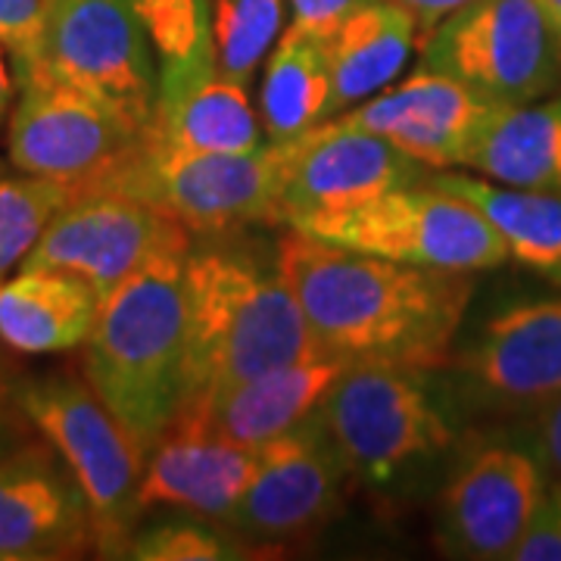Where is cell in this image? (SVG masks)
I'll return each instance as SVG.
<instances>
[{"instance_id": "33", "label": "cell", "mask_w": 561, "mask_h": 561, "mask_svg": "<svg viewBox=\"0 0 561 561\" xmlns=\"http://www.w3.org/2000/svg\"><path fill=\"white\" fill-rule=\"evenodd\" d=\"M537 456L561 478V397L540 405L537 419Z\"/></svg>"}, {"instance_id": "17", "label": "cell", "mask_w": 561, "mask_h": 561, "mask_svg": "<svg viewBox=\"0 0 561 561\" xmlns=\"http://www.w3.org/2000/svg\"><path fill=\"white\" fill-rule=\"evenodd\" d=\"M493 103L443 72H412L375 101L341 113L343 122L390 140L424 169H461Z\"/></svg>"}, {"instance_id": "37", "label": "cell", "mask_w": 561, "mask_h": 561, "mask_svg": "<svg viewBox=\"0 0 561 561\" xmlns=\"http://www.w3.org/2000/svg\"><path fill=\"white\" fill-rule=\"evenodd\" d=\"M0 409H3V405H0ZM3 446H7V419H3V412H0V456L7 453Z\"/></svg>"}, {"instance_id": "30", "label": "cell", "mask_w": 561, "mask_h": 561, "mask_svg": "<svg viewBox=\"0 0 561 561\" xmlns=\"http://www.w3.org/2000/svg\"><path fill=\"white\" fill-rule=\"evenodd\" d=\"M0 41L10 47L16 72L38 60L41 0H0Z\"/></svg>"}, {"instance_id": "20", "label": "cell", "mask_w": 561, "mask_h": 561, "mask_svg": "<svg viewBox=\"0 0 561 561\" xmlns=\"http://www.w3.org/2000/svg\"><path fill=\"white\" fill-rule=\"evenodd\" d=\"M343 368L350 365L324 353L290 362L221 390L213 400L203 402L201 409L175 415V421H197L225 440L260 449L309 419L331 390V383L341 378Z\"/></svg>"}, {"instance_id": "2", "label": "cell", "mask_w": 561, "mask_h": 561, "mask_svg": "<svg viewBox=\"0 0 561 561\" xmlns=\"http://www.w3.org/2000/svg\"><path fill=\"white\" fill-rule=\"evenodd\" d=\"M319 353L278 265H265L243 250L187 256L179 415L201 409L234 383Z\"/></svg>"}, {"instance_id": "8", "label": "cell", "mask_w": 561, "mask_h": 561, "mask_svg": "<svg viewBox=\"0 0 561 561\" xmlns=\"http://www.w3.org/2000/svg\"><path fill=\"white\" fill-rule=\"evenodd\" d=\"M32 66L147 131L160 76L135 0H41V47Z\"/></svg>"}, {"instance_id": "23", "label": "cell", "mask_w": 561, "mask_h": 561, "mask_svg": "<svg viewBox=\"0 0 561 561\" xmlns=\"http://www.w3.org/2000/svg\"><path fill=\"white\" fill-rule=\"evenodd\" d=\"M101 300L84 280L22 268L0 284V341L16 353L44 356L84 346L98 321Z\"/></svg>"}, {"instance_id": "7", "label": "cell", "mask_w": 561, "mask_h": 561, "mask_svg": "<svg viewBox=\"0 0 561 561\" xmlns=\"http://www.w3.org/2000/svg\"><path fill=\"white\" fill-rule=\"evenodd\" d=\"M302 234L383 260L465 275L512 260L502 234L478 206L427 179L393 187Z\"/></svg>"}, {"instance_id": "22", "label": "cell", "mask_w": 561, "mask_h": 561, "mask_svg": "<svg viewBox=\"0 0 561 561\" xmlns=\"http://www.w3.org/2000/svg\"><path fill=\"white\" fill-rule=\"evenodd\" d=\"M461 169L508 187L561 194V98L493 103Z\"/></svg>"}, {"instance_id": "4", "label": "cell", "mask_w": 561, "mask_h": 561, "mask_svg": "<svg viewBox=\"0 0 561 561\" xmlns=\"http://www.w3.org/2000/svg\"><path fill=\"white\" fill-rule=\"evenodd\" d=\"M20 409L79 481L94 522V546L103 556H128L147 465L138 443L113 419L91 383L69 375L25 383Z\"/></svg>"}, {"instance_id": "3", "label": "cell", "mask_w": 561, "mask_h": 561, "mask_svg": "<svg viewBox=\"0 0 561 561\" xmlns=\"http://www.w3.org/2000/svg\"><path fill=\"white\" fill-rule=\"evenodd\" d=\"M191 250L144 262L101 300L84 341V381L147 456L184 390V265Z\"/></svg>"}, {"instance_id": "34", "label": "cell", "mask_w": 561, "mask_h": 561, "mask_svg": "<svg viewBox=\"0 0 561 561\" xmlns=\"http://www.w3.org/2000/svg\"><path fill=\"white\" fill-rule=\"evenodd\" d=\"M390 3H397L402 7L415 25H419V35H431L443 20H449L453 13H459L461 7H468L471 0H390Z\"/></svg>"}, {"instance_id": "27", "label": "cell", "mask_w": 561, "mask_h": 561, "mask_svg": "<svg viewBox=\"0 0 561 561\" xmlns=\"http://www.w3.org/2000/svg\"><path fill=\"white\" fill-rule=\"evenodd\" d=\"M66 201L69 187L57 181L0 172V284L25 262Z\"/></svg>"}, {"instance_id": "28", "label": "cell", "mask_w": 561, "mask_h": 561, "mask_svg": "<svg viewBox=\"0 0 561 561\" xmlns=\"http://www.w3.org/2000/svg\"><path fill=\"white\" fill-rule=\"evenodd\" d=\"M135 7L162 62L191 57L209 38L206 0H135Z\"/></svg>"}, {"instance_id": "5", "label": "cell", "mask_w": 561, "mask_h": 561, "mask_svg": "<svg viewBox=\"0 0 561 561\" xmlns=\"http://www.w3.org/2000/svg\"><path fill=\"white\" fill-rule=\"evenodd\" d=\"M94 187L135 194L187 231L221 238L253 221L275 225L280 144L268 140L253 153H194L144 135L138 150Z\"/></svg>"}, {"instance_id": "13", "label": "cell", "mask_w": 561, "mask_h": 561, "mask_svg": "<svg viewBox=\"0 0 561 561\" xmlns=\"http://www.w3.org/2000/svg\"><path fill=\"white\" fill-rule=\"evenodd\" d=\"M546 496L540 456L508 443L468 453L437 502V542L459 559H512Z\"/></svg>"}, {"instance_id": "29", "label": "cell", "mask_w": 561, "mask_h": 561, "mask_svg": "<svg viewBox=\"0 0 561 561\" xmlns=\"http://www.w3.org/2000/svg\"><path fill=\"white\" fill-rule=\"evenodd\" d=\"M234 542L221 537L219 530L197 522L157 524L131 537L128 559L140 561H219L234 559L241 552H231Z\"/></svg>"}, {"instance_id": "36", "label": "cell", "mask_w": 561, "mask_h": 561, "mask_svg": "<svg viewBox=\"0 0 561 561\" xmlns=\"http://www.w3.org/2000/svg\"><path fill=\"white\" fill-rule=\"evenodd\" d=\"M542 13H546V20L552 25V32H556V41H559L561 47V0H540Z\"/></svg>"}, {"instance_id": "6", "label": "cell", "mask_w": 561, "mask_h": 561, "mask_svg": "<svg viewBox=\"0 0 561 561\" xmlns=\"http://www.w3.org/2000/svg\"><path fill=\"white\" fill-rule=\"evenodd\" d=\"M419 375L393 365H350L319 402L321 431L359 481L393 483L453 443V427Z\"/></svg>"}, {"instance_id": "31", "label": "cell", "mask_w": 561, "mask_h": 561, "mask_svg": "<svg viewBox=\"0 0 561 561\" xmlns=\"http://www.w3.org/2000/svg\"><path fill=\"white\" fill-rule=\"evenodd\" d=\"M515 561H561V483L546 486L540 508L515 549Z\"/></svg>"}, {"instance_id": "14", "label": "cell", "mask_w": 561, "mask_h": 561, "mask_svg": "<svg viewBox=\"0 0 561 561\" xmlns=\"http://www.w3.org/2000/svg\"><path fill=\"white\" fill-rule=\"evenodd\" d=\"M346 465L316 412L260 446L256 471L225 527L247 540H290L316 530L341 502Z\"/></svg>"}, {"instance_id": "26", "label": "cell", "mask_w": 561, "mask_h": 561, "mask_svg": "<svg viewBox=\"0 0 561 561\" xmlns=\"http://www.w3.org/2000/svg\"><path fill=\"white\" fill-rule=\"evenodd\" d=\"M280 20L284 0H213L209 32L221 76L247 88L278 38Z\"/></svg>"}, {"instance_id": "11", "label": "cell", "mask_w": 561, "mask_h": 561, "mask_svg": "<svg viewBox=\"0 0 561 561\" xmlns=\"http://www.w3.org/2000/svg\"><path fill=\"white\" fill-rule=\"evenodd\" d=\"M187 234L184 225L135 194L84 187L69 194L57 209L22 268L72 275L103 300L144 262L160 253L191 250Z\"/></svg>"}, {"instance_id": "35", "label": "cell", "mask_w": 561, "mask_h": 561, "mask_svg": "<svg viewBox=\"0 0 561 561\" xmlns=\"http://www.w3.org/2000/svg\"><path fill=\"white\" fill-rule=\"evenodd\" d=\"M10 101H13V79H10L7 60H3V41H0V116L7 113Z\"/></svg>"}, {"instance_id": "15", "label": "cell", "mask_w": 561, "mask_h": 561, "mask_svg": "<svg viewBox=\"0 0 561 561\" xmlns=\"http://www.w3.org/2000/svg\"><path fill=\"white\" fill-rule=\"evenodd\" d=\"M94 546L91 508L50 443L0 456V561L76 559Z\"/></svg>"}, {"instance_id": "1", "label": "cell", "mask_w": 561, "mask_h": 561, "mask_svg": "<svg viewBox=\"0 0 561 561\" xmlns=\"http://www.w3.org/2000/svg\"><path fill=\"white\" fill-rule=\"evenodd\" d=\"M275 265L316 346L346 365L443 368L474 290L465 272L383 260L297 228L275 243Z\"/></svg>"}, {"instance_id": "9", "label": "cell", "mask_w": 561, "mask_h": 561, "mask_svg": "<svg viewBox=\"0 0 561 561\" xmlns=\"http://www.w3.org/2000/svg\"><path fill=\"white\" fill-rule=\"evenodd\" d=\"M424 69L490 103H527L561 76V47L540 0H471L424 38Z\"/></svg>"}, {"instance_id": "38", "label": "cell", "mask_w": 561, "mask_h": 561, "mask_svg": "<svg viewBox=\"0 0 561 561\" xmlns=\"http://www.w3.org/2000/svg\"><path fill=\"white\" fill-rule=\"evenodd\" d=\"M7 400H10V387L0 381V405H3V402H7Z\"/></svg>"}, {"instance_id": "16", "label": "cell", "mask_w": 561, "mask_h": 561, "mask_svg": "<svg viewBox=\"0 0 561 561\" xmlns=\"http://www.w3.org/2000/svg\"><path fill=\"white\" fill-rule=\"evenodd\" d=\"M150 140L194 153H253L262 147V119L247 88L225 79L216 66L213 32L184 60L162 62Z\"/></svg>"}, {"instance_id": "24", "label": "cell", "mask_w": 561, "mask_h": 561, "mask_svg": "<svg viewBox=\"0 0 561 561\" xmlns=\"http://www.w3.org/2000/svg\"><path fill=\"white\" fill-rule=\"evenodd\" d=\"M424 179L478 206L502 234L512 260L561 284V194L522 191L456 169H434Z\"/></svg>"}, {"instance_id": "21", "label": "cell", "mask_w": 561, "mask_h": 561, "mask_svg": "<svg viewBox=\"0 0 561 561\" xmlns=\"http://www.w3.org/2000/svg\"><path fill=\"white\" fill-rule=\"evenodd\" d=\"M415 41V20L390 0H368L331 32H324V57L331 79L324 122L337 119L393 79L402 62L409 60Z\"/></svg>"}, {"instance_id": "10", "label": "cell", "mask_w": 561, "mask_h": 561, "mask_svg": "<svg viewBox=\"0 0 561 561\" xmlns=\"http://www.w3.org/2000/svg\"><path fill=\"white\" fill-rule=\"evenodd\" d=\"M20 84V103L7 131V153L25 175L57 181L76 194L101 184L138 150L144 135L119 113L54 79L47 69H22Z\"/></svg>"}, {"instance_id": "32", "label": "cell", "mask_w": 561, "mask_h": 561, "mask_svg": "<svg viewBox=\"0 0 561 561\" xmlns=\"http://www.w3.org/2000/svg\"><path fill=\"white\" fill-rule=\"evenodd\" d=\"M368 0H290L294 22L312 32H331L341 20H346L353 10H359Z\"/></svg>"}, {"instance_id": "18", "label": "cell", "mask_w": 561, "mask_h": 561, "mask_svg": "<svg viewBox=\"0 0 561 561\" xmlns=\"http://www.w3.org/2000/svg\"><path fill=\"white\" fill-rule=\"evenodd\" d=\"M461 375L502 405L561 397V297L505 306L459 356Z\"/></svg>"}, {"instance_id": "19", "label": "cell", "mask_w": 561, "mask_h": 561, "mask_svg": "<svg viewBox=\"0 0 561 561\" xmlns=\"http://www.w3.org/2000/svg\"><path fill=\"white\" fill-rule=\"evenodd\" d=\"M260 449H247L197 421H172L147 453L138 508H187L209 522H228L256 471Z\"/></svg>"}, {"instance_id": "25", "label": "cell", "mask_w": 561, "mask_h": 561, "mask_svg": "<svg viewBox=\"0 0 561 561\" xmlns=\"http://www.w3.org/2000/svg\"><path fill=\"white\" fill-rule=\"evenodd\" d=\"M331 94L324 35L290 25L275 57L265 69L260 98V119L272 144L300 138L302 131L324 122Z\"/></svg>"}, {"instance_id": "12", "label": "cell", "mask_w": 561, "mask_h": 561, "mask_svg": "<svg viewBox=\"0 0 561 561\" xmlns=\"http://www.w3.org/2000/svg\"><path fill=\"white\" fill-rule=\"evenodd\" d=\"M421 162L390 140L350 122L328 119L280 144V191L275 225L309 231L353 213L393 187L421 181Z\"/></svg>"}]
</instances>
